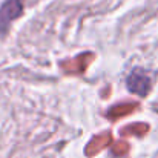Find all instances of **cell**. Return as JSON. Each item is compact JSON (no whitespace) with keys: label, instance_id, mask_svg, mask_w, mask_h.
<instances>
[{"label":"cell","instance_id":"cell-1","mask_svg":"<svg viewBox=\"0 0 158 158\" xmlns=\"http://www.w3.org/2000/svg\"><path fill=\"white\" fill-rule=\"evenodd\" d=\"M23 11V0H6L0 8V34H5L11 22Z\"/></svg>","mask_w":158,"mask_h":158},{"label":"cell","instance_id":"cell-2","mask_svg":"<svg viewBox=\"0 0 158 158\" xmlns=\"http://www.w3.org/2000/svg\"><path fill=\"white\" fill-rule=\"evenodd\" d=\"M127 88L132 91V92H137L140 95H146L151 89V81L146 75L140 74V72H134L131 77H129V81H127Z\"/></svg>","mask_w":158,"mask_h":158}]
</instances>
